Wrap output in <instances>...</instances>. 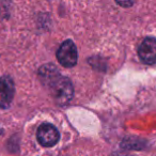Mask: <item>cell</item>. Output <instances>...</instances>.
Listing matches in <instances>:
<instances>
[{
    "instance_id": "obj_1",
    "label": "cell",
    "mask_w": 156,
    "mask_h": 156,
    "mask_svg": "<svg viewBox=\"0 0 156 156\" xmlns=\"http://www.w3.org/2000/svg\"><path fill=\"white\" fill-rule=\"evenodd\" d=\"M40 76L43 83L47 86L57 102L60 104H66L72 100L74 89L71 80L60 75L54 65L42 67L40 69Z\"/></svg>"
},
{
    "instance_id": "obj_2",
    "label": "cell",
    "mask_w": 156,
    "mask_h": 156,
    "mask_svg": "<svg viewBox=\"0 0 156 156\" xmlns=\"http://www.w3.org/2000/svg\"><path fill=\"white\" fill-rule=\"evenodd\" d=\"M57 59L61 65L65 67H73L78 60L77 47L73 41L66 40L63 42L57 51Z\"/></svg>"
},
{
    "instance_id": "obj_3",
    "label": "cell",
    "mask_w": 156,
    "mask_h": 156,
    "mask_svg": "<svg viewBox=\"0 0 156 156\" xmlns=\"http://www.w3.org/2000/svg\"><path fill=\"white\" fill-rule=\"evenodd\" d=\"M37 140L43 147H49L55 145L60 139V134L54 125L49 123H44L37 129Z\"/></svg>"
},
{
    "instance_id": "obj_4",
    "label": "cell",
    "mask_w": 156,
    "mask_h": 156,
    "mask_svg": "<svg viewBox=\"0 0 156 156\" xmlns=\"http://www.w3.org/2000/svg\"><path fill=\"white\" fill-rule=\"evenodd\" d=\"M15 93L14 81L10 76L0 78V107L7 109L10 107Z\"/></svg>"
},
{
    "instance_id": "obj_5",
    "label": "cell",
    "mask_w": 156,
    "mask_h": 156,
    "mask_svg": "<svg viewBox=\"0 0 156 156\" xmlns=\"http://www.w3.org/2000/svg\"><path fill=\"white\" fill-rule=\"evenodd\" d=\"M140 59L147 64L156 62V40L154 37H145L138 48Z\"/></svg>"
},
{
    "instance_id": "obj_6",
    "label": "cell",
    "mask_w": 156,
    "mask_h": 156,
    "mask_svg": "<svg viewBox=\"0 0 156 156\" xmlns=\"http://www.w3.org/2000/svg\"><path fill=\"white\" fill-rule=\"evenodd\" d=\"M117 1L118 5H120L121 7H124V8H129L136 2L137 0H115Z\"/></svg>"
},
{
    "instance_id": "obj_7",
    "label": "cell",
    "mask_w": 156,
    "mask_h": 156,
    "mask_svg": "<svg viewBox=\"0 0 156 156\" xmlns=\"http://www.w3.org/2000/svg\"><path fill=\"white\" fill-rule=\"evenodd\" d=\"M112 156H128V155H125V154H115Z\"/></svg>"
}]
</instances>
